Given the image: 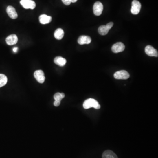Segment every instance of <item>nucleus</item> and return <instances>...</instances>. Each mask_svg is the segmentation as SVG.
I'll return each instance as SVG.
<instances>
[{
	"mask_svg": "<svg viewBox=\"0 0 158 158\" xmlns=\"http://www.w3.org/2000/svg\"><path fill=\"white\" fill-rule=\"evenodd\" d=\"M83 107L85 109L93 107L95 109H98L101 108V106L98 101L93 98H89L85 101L83 104Z\"/></svg>",
	"mask_w": 158,
	"mask_h": 158,
	"instance_id": "1",
	"label": "nucleus"
},
{
	"mask_svg": "<svg viewBox=\"0 0 158 158\" xmlns=\"http://www.w3.org/2000/svg\"><path fill=\"white\" fill-rule=\"evenodd\" d=\"M142 5L138 1L134 0L132 2L131 8V12L133 15H137L140 12Z\"/></svg>",
	"mask_w": 158,
	"mask_h": 158,
	"instance_id": "2",
	"label": "nucleus"
},
{
	"mask_svg": "<svg viewBox=\"0 0 158 158\" xmlns=\"http://www.w3.org/2000/svg\"><path fill=\"white\" fill-rule=\"evenodd\" d=\"M114 77L118 80H126L130 77V74L125 70L117 71L114 74Z\"/></svg>",
	"mask_w": 158,
	"mask_h": 158,
	"instance_id": "3",
	"label": "nucleus"
},
{
	"mask_svg": "<svg viewBox=\"0 0 158 158\" xmlns=\"http://www.w3.org/2000/svg\"><path fill=\"white\" fill-rule=\"evenodd\" d=\"M21 5L25 9H34L36 7V3L32 0H21L20 2Z\"/></svg>",
	"mask_w": 158,
	"mask_h": 158,
	"instance_id": "4",
	"label": "nucleus"
},
{
	"mask_svg": "<svg viewBox=\"0 0 158 158\" xmlns=\"http://www.w3.org/2000/svg\"><path fill=\"white\" fill-rule=\"evenodd\" d=\"M34 76L36 80L40 84H43L45 82V77L44 72L41 70L36 71L34 73Z\"/></svg>",
	"mask_w": 158,
	"mask_h": 158,
	"instance_id": "5",
	"label": "nucleus"
},
{
	"mask_svg": "<svg viewBox=\"0 0 158 158\" xmlns=\"http://www.w3.org/2000/svg\"><path fill=\"white\" fill-rule=\"evenodd\" d=\"M103 10V5L99 1L96 2L93 6V11L94 14L96 16H99L102 14Z\"/></svg>",
	"mask_w": 158,
	"mask_h": 158,
	"instance_id": "6",
	"label": "nucleus"
},
{
	"mask_svg": "<svg viewBox=\"0 0 158 158\" xmlns=\"http://www.w3.org/2000/svg\"><path fill=\"white\" fill-rule=\"evenodd\" d=\"M125 48L124 45L122 42H117L113 45L112 47V51L115 53L123 52Z\"/></svg>",
	"mask_w": 158,
	"mask_h": 158,
	"instance_id": "7",
	"label": "nucleus"
},
{
	"mask_svg": "<svg viewBox=\"0 0 158 158\" xmlns=\"http://www.w3.org/2000/svg\"><path fill=\"white\" fill-rule=\"evenodd\" d=\"M145 52L148 56L151 57H158V51L151 45H148L145 48Z\"/></svg>",
	"mask_w": 158,
	"mask_h": 158,
	"instance_id": "8",
	"label": "nucleus"
},
{
	"mask_svg": "<svg viewBox=\"0 0 158 158\" xmlns=\"http://www.w3.org/2000/svg\"><path fill=\"white\" fill-rule=\"evenodd\" d=\"M6 11L8 15L12 19H16L17 18V13L16 12V9L13 7L12 6H8L7 8Z\"/></svg>",
	"mask_w": 158,
	"mask_h": 158,
	"instance_id": "9",
	"label": "nucleus"
},
{
	"mask_svg": "<svg viewBox=\"0 0 158 158\" xmlns=\"http://www.w3.org/2000/svg\"><path fill=\"white\" fill-rule=\"evenodd\" d=\"M17 36L16 34H12L8 36L6 39V42L8 45H16L18 42Z\"/></svg>",
	"mask_w": 158,
	"mask_h": 158,
	"instance_id": "10",
	"label": "nucleus"
},
{
	"mask_svg": "<svg viewBox=\"0 0 158 158\" xmlns=\"http://www.w3.org/2000/svg\"><path fill=\"white\" fill-rule=\"evenodd\" d=\"M91 39L88 36H81L78 39V44L80 45H84L85 44L88 45L91 43Z\"/></svg>",
	"mask_w": 158,
	"mask_h": 158,
	"instance_id": "11",
	"label": "nucleus"
},
{
	"mask_svg": "<svg viewBox=\"0 0 158 158\" xmlns=\"http://www.w3.org/2000/svg\"><path fill=\"white\" fill-rule=\"evenodd\" d=\"M39 21L42 24L49 23L52 21V17L46 15H42L39 16Z\"/></svg>",
	"mask_w": 158,
	"mask_h": 158,
	"instance_id": "12",
	"label": "nucleus"
},
{
	"mask_svg": "<svg viewBox=\"0 0 158 158\" xmlns=\"http://www.w3.org/2000/svg\"><path fill=\"white\" fill-rule=\"evenodd\" d=\"M54 62L55 64L60 67H63L67 63V60L62 57L57 56L55 58Z\"/></svg>",
	"mask_w": 158,
	"mask_h": 158,
	"instance_id": "13",
	"label": "nucleus"
},
{
	"mask_svg": "<svg viewBox=\"0 0 158 158\" xmlns=\"http://www.w3.org/2000/svg\"><path fill=\"white\" fill-rule=\"evenodd\" d=\"M102 158H118L117 155L111 150L104 151L102 154Z\"/></svg>",
	"mask_w": 158,
	"mask_h": 158,
	"instance_id": "14",
	"label": "nucleus"
},
{
	"mask_svg": "<svg viewBox=\"0 0 158 158\" xmlns=\"http://www.w3.org/2000/svg\"><path fill=\"white\" fill-rule=\"evenodd\" d=\"M64 35L63 30L61 28H58L55 31L54 36L57 40H61Z\"/></svg>",
	"mask_w": 158,
	"mask_h": 158,
	"instance_id": "15",
	"label": "nucleus"
},
{
	"mask_svg": "<svg viewBox=\"0 0 158 158\" xmlns=\"http://www.w3.org/2000/svg\"><path fill=\"white\" fill-rule=\"evenodd\" d=\"M98 31L99 34L101 35H105L108 33L109 30L107 28L106 25H103L99 27Z\"/></svg>",
	"mask_w": 158,
	"mask_h": 158,
	"instance_id": "16",
	"label": "nucleus"
},
{
	"mask_svg": "<svg viewBox=\"0 0 158 158\" xmlns=\"http://www.w3.org/2000/svg\"><path fill=\"white\" fill-rule=\"evenodd\" d=\"M8 79L7 76L3 74H0V87L5 85Z\"/></svg>",
	"mask_w": 158,
	"mask_h": 158,
	"instance_id": "17",
	"label": "nucleus"
},
{
	"mask_svg": "<svg viewBox=\"0 0 158 158\" xmlns=\"http://www.w3.org/2000/svg\"><path fill=\"white\" fill-rule=\"evenodd\" d=\"M65 95L64 93H57L54 95V98L55 101L61 102V100L65 97Z\"/></svg>",
	"mask_w": 158,
	"mask_h": 158,
	"instance_id": "18",
	"label": "nucleus"
},
{
	"mask_svg": "<svg viewBox=\"0 0 158 158\" xmlns=\"http://www.w3.org/2000/svg\"><path fill=\"white\" fill-rule=\"evenodd\" d=\"M62 1L63 4L66 5H69L71 3L70 0H62Z\"/></svg>",
	"mask_w": 158,
	"mask_h": 158,
	"instance_id": "19",
	"label": "nucleus"
},
{
	"mask_svg": "<svg viewBox=\"0 0 158 158\" xmlns=\"http://www.w3.org/2000/svg\"><path fill=\"white\" fill-rule=\"evenodd\" d=\"M113 22H110V23H108L106 25V26L107 28L109 30L111 29L112 28V27H113Z\"/></svg>",
	"mask_w": 158,
	"mask_h": 158,
	"instance_id": "20",
	"label": "nucleus"
},
{
	"mask_svg": "<svg viewBox=\"0 0 158 158\" xmlns=\"http://www.w3.org/2000/svg\"><path fill=\"white\" fill-rule=\"evenodd\" d=\"M61 103V102H58V101H55L54 102V105L56 107H58L60 105Z\"/></svg>",
	"mask_w": 158,
	"mask_h": 158,
	"instance_id": "21",
	"label": "nucleus"
},
{
	"mask_svg": "<svg viewBox=\"0 0 158 158\" xmlns=\"http://www.w3.org/2000/svg\"><path fill=\"white\" fill-rule=\"evenodd\" d=\"M18 50V48L17 47H15L13 48V51L14 52H17Z\"/></svg>",
	"mask_w": 158,
	"mask_h": 158,
	"instance_id": "22",
	"label": "nucleus"
},
{
	"mask_svg": "<svg viewBox=\"0 0 158 158\" xmlns=\"http://www.w3.org/2000/svg\"><path fill=\"white\" fill-rule=\"evenodd\" d=\"M70 1L72 3H75L77 1V0H70Z\"/></svg>",
	"mask_w": 158,
	"mask_h": 158,
	"instance_id": "23",
	"label": "nucleus"
}]
</instances>
